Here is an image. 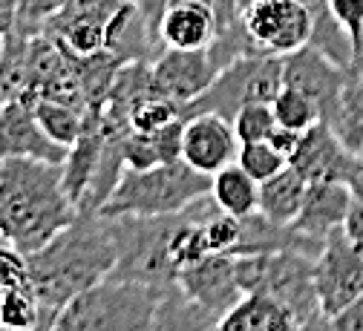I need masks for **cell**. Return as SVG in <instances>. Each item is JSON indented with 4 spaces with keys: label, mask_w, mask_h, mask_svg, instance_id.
<instances>
[{
    "label": "cell",
    "mask_w": 363,
    "mask_h": 331,
    "mask_svg": "<svg viewBox=\"0 0 363 331\" xmlns=\"http://www.w3.org/2000/svg\"><path fill=\"white\" fill-rule=\"evenodd\" d=\"M343 233L349 236V242L354 248L363 251V176L352 184V205H349V213L343 222Z\"/></svg>",
    "instance_id": "cell-33"
},
{
    "label": "cell",
    "mask_w": 363,
    "mask_h": 331,
    "mask_svg": "<svg viewBox=\"0 0 363 331\" xmlns=\"http://www.w3.org/2000/svg\"><path fill=\"white\" fill-rule=\"evenodd\" d=\"M211 179L191 167L185 159L156 164L150 170H124L107 205L104 216H167L179 213L196 199L211 193Z\"/></svg>",
    "instance_id": "cell-3"
},
{
    "label": "cell",
    "mask_w": 363,
    "mask_h": 331,
    "mask_svg": "<svg viewBox=\"0 0 363 331\" xmlns=\"http://www.w3.org/2000/svg\"><path fill=\"white\" fill-rule=\"evenodd\" d=\"M116 259L118 245L104 213H78L47 245L29 254V286L38 294L43 322H52L69 300L110 276Z\"/></svg>",
    "instance_id": "cell-1"
},
{
    "label": "cell",
    "mask_w": 363,
    "mask_h": 331,
    "mask_svg": "<svg viewBox=\"0 0 363 331\" xmlns=\"http://www.w3.org/2000/svg\"><path fill=\"white\" fill-rule=\"evenodd\" d=\"M306 187H308V181L291 164H286L280 173L259 181L257 211L274 225H291L303 208Z\"/></svg>",
    "instance_id": "cell-19"
},
{
    "label": "cell",
    "mask_w": 363,
    "mask_h": 331,
    "mask_svg": "<svg viewBox=\"0 0 363 331\" xmlns=\"http://www.w3.org/2000/svg\"><path fill=\"white\" fill-rule=\"evenodd\" d=\"M67 6V0H21L15 15V32L35 38V32H43L47 21L58 15Z\"/></svg>",
    "instance_id": "cell-28"
},
{
    "label": "cell",
    "mask_w": 363,
    "mask_h": 331,
    "mask_svg": "<svg viewBox=\"0 0 363 331\" xmlns=\"http://www.w3.org/2000/svg\"><path fill=\"white\" fill-rule=\"evenodd\" d=\"M219 317L194 303L182 288L167 291L145 331H216Z\"/></svg>",
    "instance_id": "cell-20"
},
{
    "label": "cell",
    "mask_w": 363,
    "mask_h": 331,
    "mask_svg": "<svg viewBox=\"0 0 363 331\" xmlns=\"http://www.w3.org/2000/svg\"><path fill=\"white\" fill-rule=\"evenodd\" d=\"M237 164L254 176L257 181H265L274 173H280L289 159L271 145V141H248V145H240V156H237Z\"/></svg>",
    "instance_id": "cell-26"
},
{
    "label": "cell",
    "mask_w": 363,
    "mask_h": 331,
    "mask_svg": "<svg viewBox=\"0 0 363 331\" xmlns=\"http://www.w3.org/2000/svg\"><path fill=\"white\" fill-rule=\"evenodd\" d=\"M352 205V187L332 184V181H311L306 187L303 208L297 219L289 225V248L303 251L317 259L326 240L343 228L346 213Z\"/></svg>",
    "instance_id": "cell-9"
},
{
    "label": "cell",
    "mask_w": 363,
    "mask_h": 331,
    "mask_svg": "<svg viewBox=\"0 0 363 331\" xmlns=\"http://www.w3.org/2000/svg\"><path fill=\"white\" fill-rule=\"evenodd\" d=\"M179 288L216 317L231 311L245 297L237 274V257L231 254H208L199 262L182 268Z\"/></svg>",
    "instance_id": "cell-12"
},
{
    "label": "cell",
    "mask_w": 363,
    "mask_h": 331,
    "mask_svg": "<svg viewBox=\"0 0 363 331\" xmlns=\"http://www.w3.org/2000/svg\"><path fill=\"white\" fill-rule=\"evenodd\" d=\"M130 127L139 130V133H156L164 124L176 121V118H185V107L159 96V92H150V96H142L139 101H133L127 110Z\"/></svg>",
    "instance_id": "cell-23"
},
{
    "label": "cell",
    "mask_w": 363,
    "mask_h": 331,
    "mask_svg": "<svg viewBox=\"0 0 363 331\" xmlns=\"http://www.w3.org/2000/svg\"><path fill=\"white\" fill-rule=\"evenodd\" d=\"M240 23L259 55H291L311 40V15L300 0H254Z\"/></svg>",
    "instance_id": "cell-7"
},
{
    "label": "cell",
    "mask_w": 363,
    "mask_h": 331,
    "mask_svg": "<svg viewBox=\"0 0 363 331\" xmlns=\"http://www.w3.org/2000/svg\"><path fill=\"white\" fill-rule=\"evenodd\" d=\"M211 199L216 202V208L222 213L231 216H248L257 211L259 202V181L254 176H248L237 162L228 164L225 170H219L211 179Z\"/></svg>",
    "instance_id": "cell-21"
},
{
    "label": "cell",
    "mask_w": 363,
    "mask_h": 331,
    "mask_svg": "<svg viewBox=\"0 0 363 331\" xmlns=\"http://www.w3.org/2000/svg\"><path fill=\"white\" fill-rule=\"evenodd\" d=\"M300 138H303V133L300 130H289V127H274V133H271L268 135V141H271V145H274L286 159H291L294 156V150L300 147Z\"/></svg>",
    "instance_id": "cell-34"
},
{
    "label": "cell",
    "mask_w": 363,
    "mask_h": 331,
    "mask_svg": "<svg viewBox=\"0 0 363 331\" xmlns=\"http://www.w3.org/2000/svg\"><path fill=\"white\" fill-rule=\"evenodd\" d=\"M271 110H274L280 127L300 130V133H306L308 127H314L317 121H320V110H317V104L308 96H303L300 89H291V86L280 89V96L271 101Z\"/></svg>",
    "instance_id": "cell-25"
},
{
    "label": "cell",
    "mask_w": 363,
    "mask_h": 331,
    "mask_svg": "<svg viewBox=\"0 0 363 331\" xmlns=\"http://www.w3.org/2000/svg\"><path fill=\"white\" fill-rule=\"evenodd\" d=\"M314 288L326 317H335L363 294V251L349 242L343 228L329 236L314 259Z\"/></svg>",
    "instance_id": "cell-8"
},
{
    "label": "cell",
    "mask_w": 363,
    "mask_h": 331,
    "mask_svg": "<svg viewBox=\"0 0 363 331\" xmlns=\"http://www.w3.org/2000/svg\"><path fill=\"white\" fill-rule=\"evenodd\" d=\"M162 297L142 282L104 276L69 300L52 322L61 331H145Z\"/></svg>",
    "instance_id": "cell-4"
},
{
    "label": "cell",
    "mask_w": 363,
    "mask_h": 331,
    "mask_svg": "<svg viewBox=\"0 0 363 331\" xmlns=\"http://www.w3.org/2000/svg\"><path fill=\"white\" fill-rule=\"evenodd\" d=\"M75 216L61 164L23 156L0 162V240L6 245L29 257Z\"/></svg>",
    "instance_id": "cell-2"
},
{
    "label": "cell",
    "mask_w": 363,
    "mask_h": 331,
    "mask_svg": "<svg viewBox=\"0 0 363 331\" xmlns=\"http://www.w3.org/2000/svg\"><path fill=\"white\" fill-rule=\"evenodd\" d=\"M231 124L237 130L240 145H248V141H268V135L277 127V116L271 110V104H245Z\"/></svg>",
    "instance_id": "cell-27"
},
{
    "label": "cell",
    "mask_w": 363,
    "mask_h": 331,
    "mask_svg": "<svg viewBox=\"0 0 363 331\" xmlns=\"http://www.w3.org/2000/svg\"><path fill=\"white\" fill-rule=\"evenodd\" d=\"M124 162H127V170H150V167L162 164L156 145H153V135L130 130L124 138Z\"/></svg>",
    "instance_id": "cell-29"
},
{
    "label": "cell",
    "mask_w": 363,
    "mask_h": 331,
    "mask_svg": "<svg viewBox=\"0 0 363 331\" xmlns=\"http://www.w3.org/2000/svg\"><path fill=\"white\" fill-rule=\"evenodd\" d=\"M18 156L64 164L67 147L55 145V141L40 130L32 107H26L21 101H6L4 113H0V162L18 159Z\"/></svg>",
    "instance_id": "cell-15"
},
{
    "label": "cell",
    "mask_w": 363,
    "mask_h": 331,
    "mask_svg": "<svg viewBox=\"0 0 363 331\" xmlns=\"http://www.w3.org/2000/svg\"><path fill=\"white\" fill-rule=\"evenodd\" d=\"M240 156V138L228 118L216 113H196L185 118V159L205 176H216Z\"/></svg>",
    "instance_id": "cell-13"
},
{
    "label": "cell",
    "mask_w": 363,
    "mask_h": 331,
    "mask_svg": "<svg viewBox=\"0 0 363 331\" xmlns=\"http://www.w3.org/2000/svg\"><path fill=\"white\" fill-rule=\"evenodd\" d=\"M153 86L159 96L188 107L213 84L219 67L211 50H164L150 64Z\"/></svg>",
    "instance_id": "cell-11"
},
{
    "label": "cell",
    "mask_w": 363,
    "mask_h": 331,
    "mask_svg": "<svg viewBox=\"0 0 363 331\" xmlns=\"http://www.w3.org/2000/svg\"><path fill=\"white\" fill-rule=\"evenodd\" d=\"M32 331H61V328H55V322H38Z\"/></svg>",
    "instance_id": "cell-37"
},
{
    "label": "cell",
    "mask_w": 363,
    "mask_h": 331,
    "mask_svg": "<svg viewBox=\"0 0 363 331\" xmlns=\"http://www.w3.org/2000/svg\"><path fill=\"white\" fill-rule=\"evenodd\" d=\"M337 23L349 32L357 55L363 52V0H329Z\"/></svg>",
    "instance_id": "cell-32"
},
{
    "label": "cell",
    "mask_w": 363,
    "mask_h": 331,
    "mask_svg": "<svg viewBox=\"0 0 363 331\" xmlns=\"http://www.w3.org/2000/svg\"><path fill=\"white\" fill-rule=\"evenodd\" d=\"M320 121L329 124V130L340 138V145L346 150L363 159V78L354 64L349 67V75H346V84L340 89L337 101Z\"/></svg>",
    "instance_id": "cell-18"
},
{
    "label": "cell",
    "mask_w": 363,
    "mask_h": 331,
    "mask_svg": "<svg viewBox=\"0 0 363 331\" xmlns=\"http://www.w3.org/2000/svg\"><path fill=\"white\" fill-rule=\"evenodd\" d=\"M354 67H357V72H360V78H363V52L354 58Z\"/></svg>",
    "instance_id": "cell-38"
},
{
    "label": "cell",
    "mask_w": 363,
    "mask_h": 331,
    "mask_svg": "<svg viewBox=\"0 0 363 331\" xmlns=\"http://www.w3.org/2000/svg\"><path fill=\"white\" fill-rule=\"evenodd\" d=\"M32 113H35V121L40 124V130L47 133L55 145H61L67 150L75 145L81 130H84V110L64 104V101L40 99V101H35Z\"/></svg>",
    "instance_id": "cell-22"
},
{
    "label": "cell",
    "mask_w": 363,
    "mask_h": 331,
    "mask_svg": "<svg viewBox=\"0 0 363 331\" xmlns=\"http://www.w3.org/2000/svg\"><path fill=\"white\" fill-rule=\"evenodd\" d=\"M289 164L311 184V181H332V184H354L363 176V159L340 145V138L329 130L326 121H317L300 138V147L289 159Z\"/></svg>",
    "instance_id": "cell-10"
},
{
    "label": "cell",
    "mask_w": 363,
    "mask_h": 331,
    "mask_svg": "<svg viewBox=\"0 0 363 331\" xmlns=\"http://www.w3.org/2000/svg\"><path fill=\"white\" fill-rule=\"evenodd\" d=\"M38 322H43L40 303H38V294H35V288L29 286V282L0 297V325L4 328H9V331H32Z\"/></svg>",
    "instance_id": "cell-24"
},
{
    "label": "cell",
    "mask_w": 363,
    "mask_h": 331,
    "mask_svg": "<svg viewBox=\"0 0 363 331\" xmlns=\"http://www.w3.org/2000/svg\"><path fill=\"white\" fill-rule=\"evenodd\" d=\"M297 317L268 294H245L216 322V331H297Z\"/></svg>",
    "instance_id": "cell-17"
},
{
    "label": "cell",
    "mask_w": 363,
    "mask_h": 331,
    "mask_svg": "<svg viewBox=\"0 0 363 331\" xmlns=\"http://www.w3.org/2000/svg\"><path fill=\"white\" fill-rule=\"evenodd\" d=\"M150 135H153V145H156V153H159L162 164H170V162L182 159V150H185V118H176V121L164 124L162 130H156Z\"/></svg>",
    "instance_id": "cell-31"
},
{
    "label": "cell",
    "mask_w": 363,
    "mask_h": 331,
    "mask_svg": "<svg viewBox=\"0 0 363 331\" xmlns=\"http://www.w3.org/2000/svg\"><path fill=\"white\" fill-rule=\"evenodd\" d=\"M251 4H254V0H237V9L242 12V9H245V6H251Z\"/></svg>",
    "instance_id": "cell-39"
},
{
    "label": "cell",
    "mask_w": 363,
    "mask_h": 331,
    "mask_svg": "<svg viewBox=\"0 0 363 331\" xmlns=\"http://www.w3.org/2000/svg\"><path fill=\"white\" fill-rule=\"evenodd\" d=\"M346 75H349V67L335 64L329 55L314 50V46H303V50L283 58L286 86L300 89L303 96H308L317 104V110H320V118L337 101L340 89L346 84Z\"/></svg>",
    "instance_id": "cell-14"
},
{
    "label": "cell",
    "mask_w": 363,
    "mask_h": 331,
    "mask_svg": "<svg viewBox=\"0 0 363 331\" xmlns=\"http://www.w3.org/2000/svg\"><path fill=\"white\" fill-rule=\"evenodd\" d=\"M237 274L245 294H268L280 300L300 325L314 314H323L314 288V257L303 251L280 248L237 257Z\"/></svg>",
    "instance_id": "cell-6"
},
{
    "label": "cell",
    "mask_w": 363,
    "mask_h": 331,
    "mask_svg": "<svg viewBox=\"0 0 363 331\" xmlns=\"http://www.w3.org/2000/svg\"><path fill=\"white\" fill-rule=\"evenodd\" d=\"M29 282V268L26 257L15 251L12 245H0V297L12 288H21Z\"/></svg>",
    "instance_id": "cell-30"
},
{
    "label": "cell",
    "mask_w": 363,
    "mask_h": 331,
    "mask_svg": "<svg viewBox=\"0 0 363 331\" xmlns=\"http://www.w3.org/2000/svg\"><path fill=\"white\" fill-rule=\"evenodd\" d=\"M104 50H110L121 64H133V61L153 64L156 55L164 50V43L153 32V26L145 21L139 6H135L133 0H121L116 15L107 23Z\"/></svg>",
    "instance_id": "cell-16"
},
{
    "label": "cell",
    "mask_w": 363,
    "mask_h": 331,
    "mask_svg": "<svg viewBox=\"0 0 363 331\" xmlns=\"http://www.w3.org/2000/svg\"><path fill=\"white\" fill-rule=\"evenodd\" d=\"M4 104H6V101H4V96H0V113H4Z\"/></svg>",
    "instance_id": "cell-40"
},
{
    "label": "cell",
    "mask_w": 363,
    "mask_h": 331,
    "mask_svg": "<svg viewBox=\"0 0 363 331\" xmlns=\"http://www.w3.org/2000/svg\"><path fill=\"white\" fill-rule=\"evenodd\" d=\"M216 6V21H219V32L228 29L240 21V9H237V0H213Z\"/></svg>",
    "instance_id": "cell-35"
},
{
    "label": "cell",
    "mask_w": 363,
    "mask_h": 331,
    "mask_svg": "<svg viewBox=\"0 0 363 331\" xmlns=\"http://www.w3.org/2000/svg\"><path fill=\"white\" fill-rule=\"evenodd\" d=\"M179 213L107 216L118 245V259L110 276L142 282L159 294L179 288V268L170 257V236L179 225Z\"/></svg>",
    "instance_id": "cell-5"
},
{
    "label": "cell",
    "mask_w": 363,
    "mask_h": 331,
    "mask_svg": "<svg viewBox=\"0 0 363 331\" xmlns=\"http://www.w3.org/2000/svg\"><path fill=\"white\" fill-rule=\"evenodd\" d=\"M297 331H335V328H332V320H329L326 314H314V317L306 320Z\"/></svg>",
    "instance_id": "cell-36"
}]
</instances>
